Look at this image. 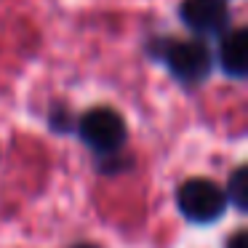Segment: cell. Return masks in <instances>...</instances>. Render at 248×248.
Here are the masks:
<instances>
[{
  "mask_svg": "<svg viewBox=\"0 0 248 248\" xmlns=\"http://www.w3.org/2000/svg\"><path fill=\"white\" fill-rule=\"evenodd\" d=\"M176 203H179V211L189 221L208 224V221H216L224 214L227 195L221 192L219 184L208 182V179H189V182H184L179 187Z\"/></svg>",
  "mask_w": 248,
  "mask_h": 248,
  "instance_id": "1",
  "label": "cell"
},
{
  "mask_svg": "<svg viewBox=\"0 0 248 248\" xmlns=\"http://www.w3.org/2000/svg\"><path fill=\"white\" fill-rule=\"evenodd\" d=\"M80 136L91 150L115 152L125 141V123L115 109L96 107L80 118Z\"/></svg>",
  "mask_w": 248,
  "mask_h": 248,
  "instance_id": "2",
  "label": "cell"
},
{
  "mask_svg": "<svg viewBox=\"0 0 248 248\" xmlns=\"http://www.w3.org/2000/svg\"><path fill=\"white\" fill-rule=\"evenodd\" d=\"M166 62L184 83H200L211 70V54L200 40H173L166 48Z\"/></svg>",
  "mask_w": 248,
  "mask_h": 248,
  "instance_id": "3",
  "label": "cell"
},
{
  "mask_svg": "<svg viewBox=\"0 0 248 248\" xmlns=\"http://www.w3.org/2000/svg\"><path fill=\"white\" fill-rule=\"evenodd\" d=\"M182 19L189 30L200 35H216L227 27L230 11L224 0H184L182 3Z\"/></svg>",
  "mask_w": 248,
  "mask_h": 248,
  "instance_id": "4",
  "label": "cell"
},
{
  "mask_svg": "<svg viewBox=\"0 0 248 248\" xmlns=\"http://www.w3.org/2000/svg\"><path fill=\"white\" fill-rule=\"evenodd\" d=\"M221 67L227 75L232 78H243L248 72V32L246 30H232L224 40H221V51H219Z\"/></svg>",
  "mask_w": 248,
  "mask_h": 248,
  "instance_id": "5",
  "label": "cell"
},
{
  "mask_svg": "<svg viewBox=\"0 0 248 248\" xmlns=\"http://www.w3.org/2000/svg\"><path fill=\"white\" fill-rule=\"evenodd\" d=\"M227 198L232 200L237 211L248 208V168L240 166L235 173L230 176V184H227Z\"/></svg>",
  "mask_w": 248,
  "mask_h": 248,
  "instance_id": "6",
  "label": "cell"
},
{
  "mask_svg": "<svg viewBox=\"0 0 248 248\" xmlns=\"http://www.w3.org/2000/svg\"><path fill=\"white\" fill-rule=\"evenodd\" d=\"M227 248H248V232L246 230H237L235 235L227 240Z\"/></svg>",
  "mask_w": 248,
  "mask_h": 248,
  "instance_id": "7",
  "label": "cell"
},
{
  "mask_svg": "<svg viewBox=\"0 0 248 248\" xmlns=\"http://www.w3.org/2000/svg\"><path fill=\"white\" fill-rule=\"evenodd\" d=\"M75 248H96V246H75Z\"/></svg>",
  "mask_w": 248,
  "mask_h": 248,
  "instance_id": "8",
  "label": "cell"
}]
</instances>
